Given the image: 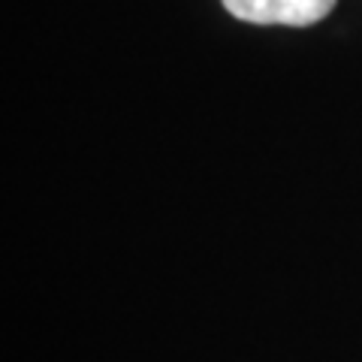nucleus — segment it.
<instances>
[{
    "label": "nucleus",
    "mask_w": 362,
    "mask_h": 362,
    "mask_svg": "<svg viewBox=\"0 0 362 362\" xmlns=\"http://www.w3.org/2000/svg\"><path fill=\"white\" fill-rule=\"evenodd\" d=\"M335 0H223V9L251 25L308 28L332 13Z\"/></svg>",
    "instance_id": "obj_1"
}]
</instances>
